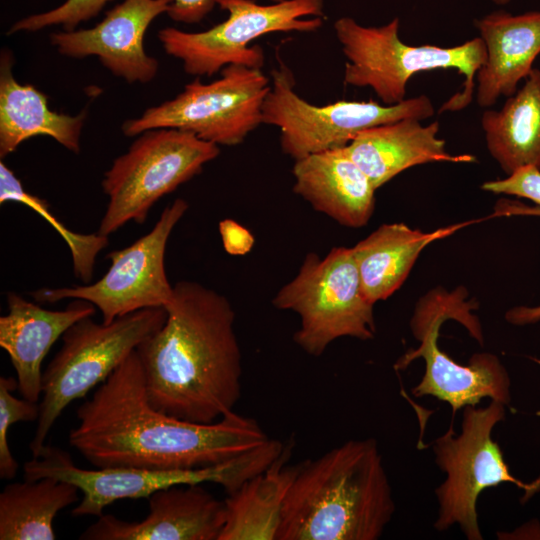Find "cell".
Masks as SVG:
<instances>
[{
  "label": "cell",
  "instance_id": "19",
  "mask_svg": "<svg viewBox=\"0 0 540 540\" xmlns=\"http://www.w3.org/2000/svg\"><path fill=\"white\" fill-rule=\"evenodd\" d=\"M486 48V60L476 74V100L489 108L501 96H512L540 54V11L513 15L494 11L475 20Z\"/></svg>",
  "mask_w": 540,
  "mask_h": 540
},
{
  "label": "cell",
  "instance_id": "25",
  "mask_svg": "<svg viewBox=\"0 0 540 540\" xmlns=\"http://www.w3.org/2000/svg\"><path fill=\"white\" fill-rule=\"evenodd\" d=\"M75 485L52 477L7 484L0 493V540H53V522L79 500Z\"/></svg>",
  "mask_w": 540,
  "mask_h": 540
},
{
  "label": "cell",
  "instance_id": "1",
  "mask_svg": "<svg viewBox=\"0 0 540 540\" xmlns=\"http://www.w3.org/2000/svg\"><path fill=\"white\" fill-rule=\"evenodd\" d=\"M76 417L68 442L95 468H207L270 440L256 420L234 411L198 424L155 409L136 350L79 406Z\"/></svg>",
  "mask_w": 540,
  "mask_h": 540
},
{
  "label": "cell",
  "instance_id": "31",
  "mask_svg": "<svg viewBox=\"0 0 540 540\" xmlns=\"http://www.w3.org/2000/svg\"><path fill=\"white\" fill-rule=\"evenodd\" d=\"M219 233L225 251L234 256L245 255L252 249L255 239L252 233L233 219L219 222Z\"/></svg>",
  "mask_w": 540,
  "mask_h": 540
},
{
  "label": "cell",
  "instance_id": "27",
  "mask_svg": "<svg viewBox=\"0 0 540 540\" xmlns=\"http://www.w3.org/2000/svg\"><path fill=\"white\" fill-rule=\"evenodd\" d=\"M15 390H18L17 378L0 377V477L4 480L13 479L19 468L9 448V428L17 422L38 420L40 414L38 402L15 397Z\"/></svg>",
  "mask_w": 540,
  "mask_h": 540
},
{
  "label": "cell",
  "instance_id": "24",
  "mask_svg": "<svg viewBox=\"0 0 540 540\" xmlns=\"http://www.w3.org/2000/svg\"><path fill=\"white\" fill-rule=\"evenodd\" d=\"M289 450L224 500L226 519L219 540H277L287 494L298 465L287 466Z\"/></svg>",
  "mask_w": 540,
  "mask_h": 540
},
{
  "label": "cell",
  "instance_id": "28",
  "mask_svg": "<svg viewBox=\"0 0 540 540\" xmlns=\"http://www.w3.org/2000/svg\"><path fill=\"white\" fill-rule=\"evenodd\" d=\"M110 1L66 0L54 9L32 14L16 21L9 28L8 34L21 31L35 32L57 25H61L65 31H73L80 23L96 17Z\"/></svg>",
  "mask_w": 540,
  "mask_h": 540
},
{
  "label": "cell",
  "instance_id": "30",
  "mask_svg": "<svg viewBox=\"0 0 540 540\" xmlns=\"http://www.w3.org/2000/svg\"><path fill=\"white\" fill-rule=\"evenodd\" d=\"M497 212L513 215L540 216V206H527L513 201H502L497 205ZM505 319L513 325H527L540 321V305L518 306L508 310Z\"/></svg>",
  "mask_w": 540,
  "mask_h": 540
},
{
  "label": "cell",
  "instance_id": "29",
  "mask_svg": "<svg viewBox=\"0 0 540 540\" xmlns=\"http://www.w3.org/2000/svg\"><path fill=\"white\" fill-rule=\"evenodd\" d=\"M481 188L487 192L526 198L540 206V169L532 165L522 166L504 179L484 182Z\"/></svg>",
  "mask_w": 540,
  "mask_h": 540
},
{
  "label": "cell",
  "instance_id": "23",
  "mask_svg": "<svg viewBox=\"0 0 540 540\" xmlns=\"http://www.w3.org/2000/svg\"><path fill=\"white\" fill-rule=\"evenodd\" d=\"M481 126L491 156L510 174L532 165L540 169V69L499 110L483 112Z\"/></svg>",
  "mask_w": 540,
  "mask_h": 540
},
{
  "label": "cell",
  "instance_id": "11",
  "mask_svg": "<svg viewBox=\"0 0 540 540\" xmlns=\"http://www.w3.org/2000/svg\"><path fill=\"white\" fill-rule=\"evenodd\" d=\"M228 17L202 32L174 27L159 31L165 52L183 63L184 71L210 77L232 64L261 69L264 53L255 39L275 32H314L321 28L323 0H283L260 5L254 0H214Z\"/></svg>",
  "mask_w": 540,
  "mask_h": 540
},
{
  "label": "cell",
  "instance_id": "14",
  "mask_svg": "<svg viewBox=\"0 0 540 540\" xmlns=\"http://www.w3.org/2000/svg\"><path fill=\"white\" fill-rule=\"evenodd\" d=\"M189 205L182 198L174 200L162 211L149 233L129 246L111 251L105 275L92 284L60 288H42L31 295L39 303H56L64 299H80L93 304L109 323L129 313L163 307L173 296L174 286L167 278L165 251L172 230Z\"/></svg>",
  "mask_w": 540,
  "mask_h": 540
},
{
  "label": "cell",
  "instance_id": "15",
  "mask_svg": "<svg viewBox=\"0 0 540 540\" xmlns=\"http://www.w3.org/2000/svg\"><path fill=\"white\" fill-rule=\"evenodd\" d=\"M172 0H123L89 29L50 34V43L64 56L81 59L97 56L114 76L126 82L146 84L158 72L156 58L144 49L150 24L167 13Z\"/></svg>",
  "mask_w": 540,
  "mask_h": 540
},
{
  "label": "cell",
  "instance_id": "7",
  "mask_svg": "<svg viewBox=\"0 0 540 540\" xmlns=\"http://www.w3.org/2000/svg\"><path fill=\"white\" fill-rule=\"evenodd\" d=\"M285 446L270 439L264 445L223 464L191 470H150L132 467L83 469L61 448L46 445L39 457L25 462L24 478L52 477L75 485L82 498L71 513L101 516L105 507L122 499L149 498L174 485L216 483L229 494L251 477L265 471Z\"/></svg>",
  "mask_w": 540,
  "mask_h": 540
},
{
  "label": "cell",
  "instance_id": "26",
  "mask_svg": "<svg viewBox=\"0 0 540 540\" xmlns=\"http://www.w3.org/2000/svg\"><path fill=\"white\" fill-rule=\"evenodd\" d=\"M19 202L45 218L62 236L70 248L75 276L85 284L93 277L97 254L108 244V237L97 233L79 234L67 229L51 213L45 200L27 192L21 181L5 163L0 162V204Z\"/></svg>",
  "mask_w": 540,
  "mask_h": 540
},
{
  "label": "cell",
  "instance_id": "33",
  "mask_svg": "<svg viewBox=\"0 0 540 540\" xmlns=\"http://www.w3.org/2000/svg\"><path fill=\"white\" fill-rule=\"evenodd\" d=\"M491 1L498 5H506L510 2V0H491Z\"/></svg>",
  "mask_w": 540,
  "mask_h": 540
},
{
  "label": "cell",
  "instance_id": "4",
  "mask_svg": "<svg viewBox=\"0 0 540 540\" xmlns=\"http://www.w3.org/2000/svg\"><path fill=\"white\" fill-rule=\"evenodd\" d=\"M399 18L382 26H363L353 18L341 17L334 31L347 58L344 82L370 87L385 105L405 100L410 78L421 71L455 69L464 76L463 91L446 101L440 112L458 111L472 101L474 79L486 60L480 37L454 47L414 46L399 37Z\"/></svg>",
  "mask_w": 540,
  "mask_h": 540
},
{
  "label": "cell",
  "instance_id": "12",
  "mask_svg": "<svg viewBox=\"0 0 540 540\" xmlns=\"http://www.w3.org/2000/svg\"><path fill=\"white\" fill-rule=\"evenodd\" d=\"M291 71L282 62L272 70V85L262 107L263 124L280 130L282 151L294 161L311 154L347 146L361 131L378 125L434 115L426 95L393 105L371 101L340 100L316 106L294 90Z\"/></svg>",
  "mask_w": 540,
  "mask_h": 540
},
{
  "label": "cell",
  "instance_id": "10",
  "mask_svg": "<svg viewBox=\"0 0 540 540\" xmlns=\"http://www.w3.org/2000/svg\"><path fill=\"white\" fill-rule=\"evenodd\" d=\"M505 406L496 400L485 407L465 406L460 433L454 432L451 423L435 440V462L446 474L435 489L436 530L458 524L468 540H482L476 505L483 490L512 483L525 491L526 500L536 492L534 483H524L510 473L500 446L492 439L494 427L505 418Z\"/></svg>",
  "mask_w": 540,
  "mask_h": 540
},
{
  "label": "cell",
  "instance_id": "32",
  "mask_svg": "<svg viewBox=\"0 0 540 540\" xmlns=\"http://www.w3.org/2000/svg\"><path fill=\"white\" fill-rule=\"evenodd\" d=\"M280 2L283 0H269ZM214 0H172L167 12L175 22L195 24L203 20L214 8Z\"/></svg>",
  "mask_w": 540,
  "mask_h": 540
},
{
  "label": "cell",
  "instance_id": "22",
  "mask_svg": "<svg viewBox=\"0 0 540 540\" xmlns=\"http://www.w3.org/2000/svg\"><path fill=\"white\" fill-rule=\"evenodd\" d=\"M468 224L458 223L432 232L412 229L404 223L379 226L352 247L366 297L373 304L387 299L406 280L427 245Z\"/></svg>",
  "mask_w": 540,
  "mask_h": 540
},
{
  "label": "cell",
  "instance_id": "13",
  "mask_svg": "<svg viewBox=\"0 0 540 540\" xmlns=\"http://www.w3.org/2000/svg\"><path fill=\"white\" fill-rule=\"evenodd\" d=\"M220 72V78L210 83L197 78L175 98L125 121L124 135L174 128L218 146L242 143L263 124L262 107L271 85L261 69L232 64Z\"/></svg>",
  "mask_w": 540,
  "mask_h": 540
},
{
  "label": "cell",
  "instance_id": "20",
  "mask_svg": "<svg viewBox=\"0 0 540 540\" xmlns=\"http://www.w3.org/2000/svg\"><path fill=\"white\" fill-rule=\"evenodd\" d=\"M439 129L437 121L422 125L417 119H402L361 131L346 150L376 189L413 166L476 160L469 154H450L437 136Z\"/></svg>",
  "mask_w": 540,
  "mask_h": 540
},
{
  "label": "cell",
  "instance_id": "3",
  "mask_svg": "<svg viewBox=\"0 0 540 540\" xmlns=\"http://www.w3.org/2000/svg\"><path fill=\"white\" fill-rule=\"evenodd\" d=\"M394 511L376 440H349L298 465L277 540H377Z\"/></svg>",
  "mask_w": 540,
  "mask_h": 540
},
{
  "label": "cell",
  "instance_id": "17",
  "mask_svg": "<svg viewBox=\"0 0 540 540\" xmlns=\"http://www.w3.org/2000/svg\"><path fill=\"white\" fill-rule=\"evenodd\" d=\"M6 298L8 313L0 317V346L10 357L21 396L39 402L43 359L71 325L94 316L96 307L73 299L63 310H49L14 292L8 293Z\"/></svg>",
  "mask_w": 540,
  "mask_h": 540
},
{
  "label": "cell",
  "instance_id": "21",
  "mask_svg": "<svg viewBox=\"0 0 540 540\" xmlns=\"http://www.w3.org/2000/svg\"><path fill=\"white\" fill-rule=\"evenodd\" d=\"M12 66V53L5 49L0 57V157L35 136L51 137L69 151L79 153L87 111L75 116L52 111L45 94L14 78Z\"/></svg>",
  "mask_w": 540,
  "mask_h": 540
},
{
  "label": "cell",
  "instance_id": "5",
  "mask_svg": "<svg viewBox=\"0 0 540 540\" xmlns=\"http://www.w3.org/2000/svg\"><path fill=\"white\" fill-rule=\"evenodd\" d=\"M166 317L163 307L141 309L109 323H97L90 316L64 332L61 349L43 372L40 414L29 444L33 458L39 457L64 409L104 382L143 341L162 327Z\"/></svg>",
  "mask_w": 540,
  "mask_h": 540
},
{
  "label": "cell",
  "instance_id": "8",
  "mask_svg": "<svg viewBox=\"0 0 540 540\" xmlns=\"http://www.w3.org/2000/svg\"><path fill=\"white\" fill-rule=\"evenodd\" d=\"M219 153L218 145L180 129L139 134L104 174L108 204L97 232L108 237L130 221L143 224L159 199L199 174Z\"/></svg>",
  "mask_w": 540,
  "mask_h": 540
},
{
  "label": "cell",
  "instance_id": "16",
  "mask_svg": "<svg viewBox=\"0 0 540 540\" xmlns=\"http://www.w3.org/2000/svg\"><path fill=\"white\" fill-rule=\"evenodd\" d=\"M140 521L102 514L81 540H219L226 519L225 501L202 484L174 485L154 492Z\"/></svg>",
  "mask_w": 540,
  "mask_h": 540
},
{
  "label": "cell",
  "instance_id": "2",
  "mask_svg": "<svg viewBox=\"0 0 540 540\" xmlns=\"http://www.w3.org/2000/svg\"><path fill=\"white\" fill-rule=\"evenodd\" d=\"M162 327L136 349L150 404L189 422L211 424L234 411L241 395V351L229 300L180 281L164 306Z\"/></svg>",
  "mask_w": 540,
  "mask_h": 540
},
{
  "label": "cell",
  "instance_id": "9",
  "mask_svg": "<svg viewBox=\"0 0 540 540\" xmlns=\"http://www.w3.org/2000/svg\"><path fill=\"white\" fill-rule=\"evenodd\" d=\"M300 317L293 339L307 354L320 356L341 337L374 338V304L366 297L352 248L334 247L325 258L308 253L298 274L272 300Z\"/></svg>",
  "mask_w": 540,
  "mask_h": 540
},
{
  "label": "cell",
  "instance_id": "6",
  "mask_svg": "<svg viewBox=\"0 0 540 540\" xmlns=\"http://www.w3.org/2000/svg\"><path fill=\"white\" fill-rule=\"evenodd\" d=\"M465 298L463 288L453 292L436 288L422 297L410 323L419 346L408 350L395 364V368L401 370L415 359L423 358L425 371L420 382L412 388V393L416 397L433 396L447 402L453 416L459 409L476 406L486 397L505 405L511 402L510 377L496 355L475 353L467 365H461L438 346L440 328L449 319L463 324L482 344L480 322L471 313L473 303Z\"/></svg>",
  "mask_w": 540,
  "mask_h": 540
},
{
  "label": "cell",
  "instance_id": "18",
  "mask_svg": "<svg viewBox=\"0 0 540 540\" xmlns=\"http://www.w3.org/2000/svg\"><path fill=\"white\" fill-rule=\"evenodd\" d=\"M293 191L311 206L341 225H366L375 209V191L369 177L345 147L296 160Z\"/></svg>",
  "mask_w": 540,
  "mask_h": 540
}]
</instances>
